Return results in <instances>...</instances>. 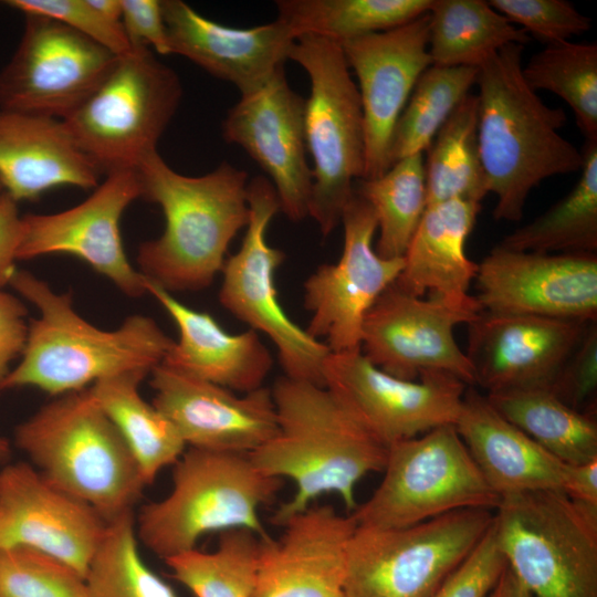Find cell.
I'll return each mask as SVG.
<instances>
[{"label": "cell", "mask_w": 597, "mask_h": 597, "mask_svg": "<svg viewBox=\"0 0 597 597\" xmlns=\"http://www.w3.org/2000/svg\"><path fill=\"white\" fill-rule=\"evenodd\" d=\"M271 392L276 432L249 454L265 474L295 484L293 496L277 507L272 523L281 525L326 493L337 494L354 512L357 483L384 470L387 447L325 386L282 376Z\"/></svg>", "instance_id": "6da1fadb"}, {"label": "cell", "mask_w": 597, "mask_h": 597, "mask_svg": "<svg viewBox=\"0 0 597 597\" xmlns=\"http://www.w3.org/2000/svg\"><path fill=\"white\" fill-rule=\"evenodd\" d=\"M524 45L509 44L478 67V138L495 220L517 222L531 190L544 179L577 172L583 153L558 132L563 107H551L522 73Z\"/></svg>", "instance_id": "7a4b0ae2"}, {"label": "cell", "mask_w": 597, "mask_h": 597, "mask_svg": "<svg viewBox=\"0 0 597 597\" xmlns=\"http://www.w3.org/2000/svg\"><path fill=\"white\" fill-rule=\"evenodd\" d=\"M136 172L140 198L158 205L165 218L163 233L139 244L138 271L171 294L210 286L249 221L247 171L222 163L206 175L185 176L155 151Z\"/></svg>", "instance_id": "3957f363"}, {"label": "cell", "mask_w": 597, "mask_h": 597, "mask_svg": "<svg viewBox=\"0 0 597 597\" xmlns=\"http://www.w3.org/2000/svg\"><path fill=\"white\" fill-rule=\"evenodd\" d=\"M9 285L40 316L30 321L20 363L2 390L33 387L56 397L121 373H151L174 344L151 317L142 314L126 317L113 331L94 326L74 310L71 293L54 292L29 271L17 269Z\"/></svg>", "instance_id": "277c9868"}, {"label": "cell", "mask_w": 597, "mask_h": 597, "mask_svg": "<svg viewBox=\"0 0 597 597\" xmlns=\"http://www.w3.org/2000/svg\"><path fill=\"white\" fill-rule=\"evenodd\" d=\"M14 444L51 484L107 523L134 513L147 486L90 387L54 397L14 429Z\"/></svg>", "instance_id": "5b68a950"}, {"label": "cell", "mask_w": 597, "mask_h": 597, "mask_svg": "<svg viewBox=\"0 0 597 597\" xmlns=\"http://www.w3.org/2000/svg\"><path fill=\"white\" fill-rule=\"evenodd\" d=\"M169 493L143 505L138 541L161 559L196 548L205 534L247 528L265 538L259 516L282 479L265 474L249 453L188 448L174 464Z\"/></svg>", "instance_id": "8992f818"}, {"label": "cell", "mask_w": 597, "mask_h": 597, "mask_svg": "<svg viewBox=\"0 0 597 597\" xmlns=\"http://www.w3.org/2000/svg\"><path fill=\"white\" fill-rule=\"evenodd\" d=\"M493 531L533 597H597V505L562 490L500 498Z\"/></svg>", "instance_id": "52a82bcc"}, {"label": "cell", "mask_w": 597, "mask_h": 597, "mask_svg": "<svg viewBox=\"0 0 597 597\" xmlns=\"http://www.w3.org/2000/svg\"><path fill=\"white\" fill-rule=\"evenodd\" d=\"M289 59L311 80L305 101L304 134L313 160L308 217L324 238L339 224L364 178L366 164L364 117L359 92L352 80L341 43L316 35L296 38Z\"/></svg>", "instance_id": "ba28073f"}, {"label": "cell", "mask_w": 597, "mask_h": 597, "mask_svg": "<svg viewBox=\"0 0 597 597\" xmlns=\"http://www.w3.org/2000/svg\"><path fill=\"white\" fill-rule=\"evenodd\" d=\"M182 97L178 74L147 46L116 59L64 123L102 174L135 170L153 153Z\"/></svg>", "instance_id": "9c48e42d"}, {"label": "cell", "mask_w": 597, "mask_h": 597, "mask_svg": "<svg viewBox=\"0 0 597 597\" xmlns=\"http://www.w3.org/2000/svg\"><path fill=\"white\" fill-rule=\"evenodd\" d=\"M384 478L350 514L357 526L400 528L463 509L494 511L490 489L454 425L387 448Z\"/></svg>", "instance_id": "30bf717a"}, {"label": "cell", "mask_w": 597, "mask_h": 597, "mask_svg": "<svg viewBox=\"0 0 597 597\" xmlns=\"http://www.w3.org/2000/svg\"><path fill=\"white\" fill-rule=\"evenodd\" d=\"M463 509L400 528L357 526L347 548L345 597H431L493 523Z\"/></svg>", "instance_id": "8fae6325"}, {"label": "cell", "mask_w": 597, "mask_h": 597, "mask_svg": "<svg viewBox=\"0 0 597 597\" xmlns=\"http://www.w3.org/2000/svg\"><path fill=\"white\" fill-rule=\"evenodd\" d=\"M249 221L240 249L226 259L219 302L251 329L274 344L284 376L324 386L328 347L294 323L283 310L275 273L285 253L266 241L270 221L280 211L274 186L265 176L248 182Z\"/></svg>", "instance_id": "7c38bea8"}, {"label": "cell", "mask_w": 597, "mask_h": 597, "mask_svg": "<svg viewBox=\"0 0 597 597\" xmlns=\"http://www.w3.org/2000/svg\"><path fill=\"white\" fill-rule=\"evenodd\" d=\"M23 15L19 44L0 72V108L65 119L118 55L53 18Z\"/></svg>", "instance_id": "4fadbf2b"}, {"label": "cell", "mask_w": 597, "mask_h": 597, "mask_svg": "<svg viewBox=\"0 0 597 597\" xmlns=\"http://www.w3.org/2000/svg\"><path fill=\"white\" fill-rule=\"evenodd\" d=\"M333 391L387 448L443 425H454L468 385L443 371L417 380L392 376L360 349L331 353L323 368Z\"/></svg>", "instance_id": "5bb4252c"}, {"label": "cell", "mask_w": 597, "mask_h": 597, "mask_svg": "<svg viewBox=\"0 0 597 597\" xmlns=\"http://www.w3.org/2000/svg\"><path fill=\"white\" fill-rule=\"evenodd\" d=\"M341 222L344 244L338 261L320 265L304 282V306L311 312L306 332L331 353L360 349L367 312L404 266L402 258L384 259L376 253V214L355 190Z\"/></svg>", "instance_id": "9a60e30c"}, {"label": "cell", "mask_w": 597, "mask_h": 597, "mask_svg": "<svg viewBox=\"0 0 597 597\" xmlns=\"http://www.w3.org/2000/svg\"><path fill=\"white\" fill-rule=\"evenodd\" d=\"M140 198L135 170L105 175L81 203L55 213L21 217L17 260L48 254H71L108 279L125 295L136 298L146 293L145 277L128 261L121 235L126 208Z\"/></svg>", "instance_id": "2e32d148"}, {"label": "cell", "mask_w": 597, "mask_h": 597, "mask_svg": "<svg viewBox=\"0 0 597 597\" xmlns=\"http://www.w3.org/2000/svg\"><path fill=\"white\" fill-rule=\"evenodd\" d=\"M479 314L434 297L415 296L392 283L364 318L360 350L398 378L417 380L423 373L443 371L474 386L472 366L457 343L454 328Z\"/></svg>", "instance_id": "e0dca14e"}, {"label": "cell", "mask_w": 597, "mask_h": 597, "mask_svg": "<svg viewBox=\"0 0 597 597\" xmlns=\"http://www.w3.org/2000/svg\"><path fill=\"white\" fill-rule=\"evenodd\" d=\"M482 312L597 320L596 253H540L495 245L478 263Z\"/></svg>", "instance_id": "ac0fdd59"}, {"label": "cell", "mask_w": 597, "mask_h": 597, "mask_svg": "<svg viewBox=\"0 0 597 597\" xmlns=\"http://www.w3.org/2000/svg\"><path fill=\"white\" fill-rule=\"evenodd\" d=\"M304 114L305 100L290 87L282 67L262 86L241 94L222 123L224 140L242 147L262 168L280 211L295 222L308 217L313 187Z\"/></svg>", "instance_id": "d6986e66"}, {"label": "cell", "mask_w": 597, "mask_h": 597, "mask_svg": "<svg viewBox=\"0 0 597 597\" xmlns=\"http://www.w3.org/2000/svg\"><path fill=\"white\" fill-rule=\"evenodd\" d=\"M428 12L402 25L341 43L358 80L366 164L363 179L391 167L395 126L419 76L432 65L428 52Z\"/></svg>", "instance_id": "ffe728a7"}, {"label": "cell", "mask_w": 597, "mask_h": 597, "mask_svg": "<svg viewBox=\"0 0 597 597\" xmlns=\"http://www.w3.org/2000/svg\"><path fill=\"white\" fill-rule=\"evenodd\" d=\"M107 522L88 504L51 484L32 464L0 470V548L52 555L84 577Z\"/></svg>", "instance_id": "44dd1931"}, {"label": "cell", "mask_w": 597, "mask_h": 597, "mask_svg": "<svg viewBox=\"0 0 597 597\" xmlns=\"http://www.w3.org/2000/svg\"><path fill=\"white\" fill-rule=\"evenodd\" d=\"M149 376L153 405L175 425L188 448L251 453L276 432L271 388L239 396L164 364Z\"/></svg>", "instance_id": "7402d4cb"}, {"label": "cell", "mask_w": 597, "mask_h": 597, "mask_svg": "<svg viewBox=\"0 0 597 597\" xmlns=\"http://www.w3.org/2000/svg\"><path fill=\"white\" fill-rule=\"evenodd\" d=\"M587 324L481 312L467 324L464 352L473 369L474 386L488 394L548 389Z\"/></svg>", "instance_id": "603a6c76"}, {"label": "cell", "mask_w": 597, "mask_h": 597, "mask_svg": "<svg viewBox=\"0 0 597 597\" xmlns=\"http://www.w3.org/2000/svg\"><path fill=\"white\" fill-rule=\"evenodd\" d=\"M280 526V537L259 538L252 597H345L347 548L357 527L353 515L312 505Z\"/></svg>", "instance_id": "cb8c5ba5"}, {"label": "cell", "mask_w": 597, "mask_h": 597, "mask_svg": "<svg viewBox=\"0 0 597 597\" xmlns=\"http://www.w3.org/2000/svg\"><path fill=\"white\" fill-rule=\"evenodd\" d=\"M170 53L185 56L241 94L266 83L289 59L296 40L276 19L253 28H231L210 20L182 0H163Z\"/></svg>", "instance_id": "d4e9b609"}, {"label": "cell", "mask_w": 597, "mask_h": 597, "mask_svg": "<svg viewBox=\"0 0 597 597\" xmlns=\"http://www.w3.org/2000/svg\"><path fill=\"white\" fill-rule=\"evenodd\" d=\"M101 174L63 119L0 108V184L17 202L61 186L94 189Z\"/></svg>", "instance_id": "484cf974"}, {"label": "cell", "mask_w": 597, "mask_h": 597, "mask_svg": "<svg viewBox=\"0 0 597 597\" xmlns=\"http://www.w3.org/2000/svg\"><path fill=\"white\" fill-rule=\"evenodd\" d=\"M145 289L179 332L178 341H174L161 364L232 391L245 394L263 387L273 359L255 331L231 334L209 313L187 306L147 279Z\"/></svg>", "instance_id": "4316f807"}, {"label": "cell", "mask_w": 597, "mask_h": 597, "mask_svg": "<svg viewBox=\"0 0 597 597\" xmlns=\"http://www.w3.org/2000/svg\"><path fill=\"white\" fill-rule=\"evenodd\" d=\"M481 210V203L461 199L427 206L404 255L395 281L401 290L422 297L429 293L460 310L482 312L469 287L478 263L465 253V242Z\"/></svg>", "instance_id": "83f0119b"}, {"label": "cell", "mask_w": 597, "mask_h": 597, "mask_svg": "<svg viewBox=\"0 0 597 597\" xmlns=\"http://www.w3.org/2000/svg\"><path fill=\"white\" fill-rule=\"evenodd\" d=\"M472 460L499 496L562 490L566 463L504 418L472 386L454 423Z\"/></svg>", "instance_id": "f1b7e54d"}, {"label": "cell", "mask_w": 597, "mask_h": 597, "mask_svg": "<svg viewBox=\"0 0 597 597\" xmlns=\"http://www.w3.org/2000/svg\"><path fill=\"white\" fill-rule=\"evenodd\" d=\"M149 375L148 370L135 369L90 386L93 398L129 448L147 486L164 468L174 465L187 448L175 425L140 395L139 386Z\"/></svg>", "instance_id": "f546056e"}, {"label": "cell", "mask_w": 597, "mask_h": 597, "mask_svg": "<svg viewBox=\"0 0 597 597\" xmlns=\"http://www.w3.org/2000/svg\"><path fill=\"white\" fill-rule=\"evenodd\" d=\"M428 52L432 64L479 67L505 45L530 35L484 0H432Z\"/></svg>", "instance_id": "4dcf8cb0"}, {"label": "cell", "mask_w": 597, "mask_h": 597, "mask_svg": "<svg viewBox=\"0 0 597 597\" xmlns=\"http://www.w3.org/2000/svg\"><path fill=\"white\" fill-rule=\"evenodd\" d=\"M485 396L504 418L559 461L582 464L597 460L596 415L575 410L543 388Z\"/></svg>", "instance_id": "1f68e13d"}, {"label": "cell", "mask_w": 597, "mask_h": 597, "mask_svg": "<svg viewBox=\"0 0 597 597\" xmlns=\"http://www.w3.org/2000/svg\"><path fill=\"white\" fill-rule=\"evenodd\" d=\"M582 153V174L569 193L499 245L540 253H596L597 140H586Z\"/></svg>", "instance_id": "d6a6232c"}, {"label": "cell", "mask_w": 597, "mask_h": 597, "mask_svg": "<svg viewBox=\"0 0 597 597\" xmlns=\"http://www.w3.org/2000/svg\"><path fill=\"white\" fill-rule=\"evenodd\" d=\"M479 104L468 94L438 130L425 159L427 206L489 193L478 138Z\"/></svg>", "instance_id": "836d02e7"}, {"label": "cell", "mask_w": 597, "mask_h": 597, "mask_svg": "<svg viewBox=\"0 0 597 597\" xmlns=\"http://www.w3.org/2000/svg\"><path fill=\"white\" fill-rule=\"evenodd\" d=\"M432 0H279L277 18L295 38L338 43L402 25L427 13Z\"/></svg>", "instance_id": "e575fe53"}, {"label": "cell", "mask_w": 597, "mask_h": 597, "mask_svg": "<svg viewBox=\"0 0 597 597\" xmlns=\"http://www.w3.org/2000/svg\"><path fill=\"white\" fill-rule=\"evenodd\" d=\"M354 190L375 211L376 253L384 259L404 258L427 208L423 154L396 161L378 177L357 180Z\"/></svg>", "instance_id": "d590c367"}, {"label": "cell", "mask_w": 597, "mask_h": 597, "mask_svg": "<svg viewBox=\"0 0 597 597\" xmlns=\"http://www.w3.org/2000/svg\"><path fill=\"white\" fill-rule=\"evenodd\" d=\"M259 541L250 530L231 528L220 533L211 552L196 547L164 562L195 597H252Z\"/></svg>", "instance_id": "8d00e7d4"}, {"label": "cell", "mask_w": 597, "mask_h": 597, "mask_svg": "<svg viewBox=\"0 0 597 597\" xmlns=\"http://www.w3.org/2000/svg\"><path fill=\"white\" fill-rule=\"evenodd\" d=\"M478 69L430 65L418 78L394 129L390 161L425 154L443 123L470 94Z\"/></svg>", "instance_id": "74e56055"}, {"label": "cell", "mask_w": 597, "mask_h": 597, "mask_svg": "<svg viewBox=\"0 0 597 597\" xmlns=\"http://www.w3.org/2000/svg\"><path fill=\"white\" fill-rule=\"evenodd\" d=\"M535 92L549 91L572 109L586 140H597V45L564 41L545 45L522 66Z\"/></svg>", "instance_id": "f35d334b"}, {"label": "cell", "mask_w": 597, "mask_h": 597, "mask_svg": "<svg viewBox=\"0 0 597 597\" xmlns=\"http://www.w3.org/2000/svg\"><path fill=\"white\" fill-rule=\"evenodd\" d=\"M86 597H177L153 572L138 549L134 513L107 524L86 575Z\"/></svg>", "instance_id": "ab89813d"}, {"label": "cell", "mask_w": 597, "mask_h": 597, "mask_svg": "<svg viewBox=\"0 0 597 597\" xmlns=\"http://www.w3.org/2000/svg\"><path fill=\"white\" fill-rule=\"evenodd\" d=\"M0 597H86L85 577L41 551L0 548Z\"/></svg>", "instance_id": "60d3db41"}, {"label": "cell", "mask_w": 597, "mask_h": 597, "mask_svg": "<svg viewBox=\"0 0 597 597\" xmlns=\"http://www.w3.org/2000/svg\"><path fill=\"white\" fill-rule=\"evenodd\" d=\"M489 3L545 45L569 41L591 28V20L565 0H491Z\"/></svg>", "instance_id": "b9f144b4"}, {"label": "cell", "mask_w": 597, "mask_h": 597, "mask_svg": "<svg viewBox=\"0 0 597 597\" xmlns=\"http://www.w3.org/2000/svg\"><path fill=\"white\" fill-rule=\"evenodd\" d=\"M6 3L22 13L53 18L118 56L134 50L122 23L104 18L90 0H8Z\"/></svg>", "instance_id": "7bdbcfd3"}, {"label": "cell", "mask_w": 597, "mask_h": 597, "mask_svg": "<svg viewBox=\"0 0 597 597\" xmlns=\"http://www.w3.org/2000/svg\"><path fill=\"white\" fill-rule=\"evenodd\" d=\"M548 390L570 408L596 415L597 322L587 324Z\"/></svg>", "instance_id": "ee69618b"}, {"label": "cell", "mask_w": 597, "mask_h": 597, "mask_svg": "<svg viewBox=\"0 0 597 597\" xmlns=\"http://www.w3.org/2000/svg\"><path fill=\"white\" fill-rule=\"evenodd\" d=\"M493 531L486 534L465 559L443 580L431 597H486L506 568Z\"/></svg>", "instance_id": "f6af8a7d"}, {"label": "cell", "mask_w": 597, "mask_h": 597, "mask_svg": "<svg viewBox=\"0 0 597 597\" xmlns=\"http://www.w3.org/2000/svg\"><path fill=\"white\" fill-rule=\"evenodd\" d=\"M122 25L133 48L168 55L170 46L159 0H122Z\"/></svg>", "instance_id": "bcb514c9"}, {"label": "cell", "mask_w": 597, "mask_h": 597, "mask_svg": "<svg viewBox=\"0 0 597 597\" xmlns=\"http://www.w3.org/2000/svg\"><path fill=\"white\" fill-rule=\"evenodd\" d=\"M28 310L20 298L0 289V391L12 368L13 359L21 357L29 332Z\"/></svg>", "instance_id": "7dc6e473"}, {"label": "cell", "mask_w": 597, "mask_h": 597, "mask_svg": "<svg viewBox=\"0 0 597 597\" xmlns=\"http://www.w3.org/2000/svg\"><path fill=\"white\" fill-rule=\"evenodd\" d=\"M21 217L18 202L3 191L0 196V289L9 285L17 270Z\"/></svg>", "instance_id": "c3c4849f"}, {"label": "cell", "mask_w": 597, "mask_h": 597, "mask_svg": "<svg viewBox=\"0 0 597 597\" xmlns=\"http://www.w3.org/2000/svg\"><path fill=\"white\" fill-rule=\"evenodd\" d=\"M562 491L573 500L597 505V460L566 464Z\"/></svg>", "instance_id": "681fc988"}, {"label": "cell", "mask_w": 597, "mask_h": 597, "mask_svg": "<svg viewBox=\"0 0 597 597\" xmlns=\"http://www.w3.org/2000/svg\"><path fill=\"white\" fill-rule=\"evenodd\" d=\"M486 597H533L530 590L506 566L495 586Z\"/></svg>", "instance_id": "f907efd6"}, {"label": "cell", "mask_w": 597, "mask_h": 597, "mask_svg": "<svg viewBox=\"0 0 597 597\" xmlns=\"http://www.w3.org/2000/svg\"><path fill=\"white\" fill-rule=\"evenodd\" d=\"M90 3L107 20L122 23V0H90Z\"/></svg>", "instance_id": "816d5d0a"}, {"label": "cell", "mask_w": 597, "mask_h": 597, "mask_svg": "<svg viewBox=\"0 0 597 597\" xmlns=\"http://www.w3.org/2000/svg\"><path fill=\"white\" fill-rule=\"evenodd\" d=\"M11 452V446L8 439L0 437V460H4Z\"/></svg>", "instance_id": "f5cc1de1"}, {"label": "cell", "mask_w": 597, "mask_h": 597, "mask_svg": "<svg viewBox=\"0 0 597 597\" xmlns=\"http://www.w3.org/2000/svg\"><path fill=\"white\" fill-rule=\"evenodd\" d=\"M2 192H3V188H2V186L0 184V196L2 195Z\"/></svg>", "instance_id": "db71d44e"}]
</instances>
